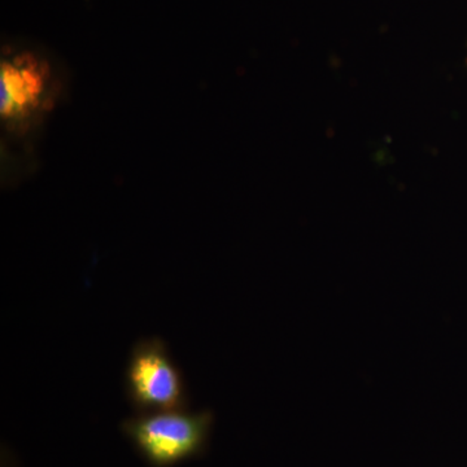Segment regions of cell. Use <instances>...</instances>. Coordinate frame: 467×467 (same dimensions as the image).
<instances>
[{
  "instance_id": "obj_3",
  "label": "cell",
  "mask_w": 467,
  "mask_h": 467,
  "mask_svg": "<svg viewBox=\"0 0 467 467\" xmlns=\"http://www.w3.org/2000/svg\"><path fill=\"white\" fill-rule=\"evenodd\" d=\"M0 78H2V116L8 119L18 113H26L32 101L29 99L21 70L12 64L3 63Z\"/></svg>"
},
{
  "instance_id": "obj_4",
  "label": "cell",
  "mask_w": 467,
  "mask_h": 467,
  "mask_svg": "<svg viewBox=\"0 0 467 467\" xmlns=\"http://www.w3.org/2000/svg\"><path fill=\"white\" fill-rule=\"evenodd\" d=\"M21 75H23L24 81H26L27 94L32 104H36V98L41 94L43 88L42 77L39 75L36 67L33 66H26L21 67Z\"/></svg>"
},
{
  "instance_id": "obj_1",
  "label": "cell",
  "mask_w": 467,
  "mask_h": 467,
  "mask_svg": "<svg viewBox=\"0 0 467 467\" xmlns=\"http://www.w3.org/2000/svg\"><path fill=\"white\" fill-rule=\"evenodd\" d=\"M213 425V411L182 409L137 413L121 431L150 467H174L205 453Z\"/></svg>"
},
{
  "instance_id": "obj_2",
  "label": "cell",
  "mask_w": 467,
  "mask_h": 467,
  "mask_svg": "<svg viewBox=\"0 0 467 467\" xmlns=\"http://www.w3.org/2000/svg\"><path fill=\"white\" fill-rule=\"evenodd\" d=\"M125 392L137 413L189 407L182 371L161 337H143L134 344L125 370Z\"/></svg>"
}]
</instances>
